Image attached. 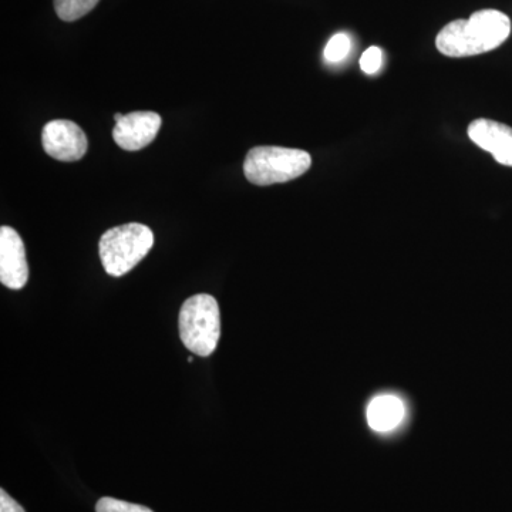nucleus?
Instances as JSON below:
<instances>
[{
  "instance_id": "obj_1",
  "label": "nucleus",
  "mask_w": 512,
  "mask_h": 512,
  "mask_svg": "<svg viewBox=\"0 0 512 512\" xmlns=\"http://www.w3.org/2000/svg\"><path fill=\"white\" fill-rule=\"evenodd\" d=\"M510 35L511 19L500 10L484 9L444 26L436 47L447 57L477 56L497 49Z\"/></svg>"
},
{
  "instance_id": "obj_2",
  "label": "nucleus",
  "mask_w": 512,
  "mask_h": 512,
  "mask_svg": "<svg viewBox=\"0 0 512 512\" xmlns=\"http://www.w3.org/2000/svg\"><path fill=\"white\" fill-rule=\"evenodd\" d=\"M180 338L194 355L207 357L217 349L221 336V313L217 299L207 293L191 296L178 316Z\"/></svg>"
},
{
  "instance_id": "obj_3",
  "label": "nucleus",
  "mask_w": 512,
  "mask_h": 512,
  "mask_svg": "<svg viewBox=\"0 0 512 512\" xmlns=\"http://www.w3.org/2000/svg\"><path fill=\"white\" fill-rule=\"evenodd\" d=\"M154 245V234L147 225H120L104 232L99 242L101 264L111 276H123L136 268Z\"/></svg>"
},
{
  "instance_id": "obj_4",
  "label": "nucleus",
  "mask_w": 512,
  "mask_h": 512,
  "mask_svg": "<svg viewBox=\"0 0 512 512\" xmlns=\"http://www.w3.org/2000/svg\"><path fill=\"white\" fill-rule=\"evenodd\" d=\"M311 154L296 148L259 146L245 157L244 173L251 184L266 187L301 177L311 168Z\"/></svg>"
},
{
  "instance_id": "obj_5",
  "label": "nucleus",
  "mask_w": 512,
  "mask_h": 512,
  "mask_svg": "<svg viewBox=\"0 0 512 512\" xmlns=\"http://www.w3.org/2000/svg\"><path fill=\"white\" fill-rule=\"evenodd\" d=\"M42 144L47 156L64 163L82 160L89 148L86 133L70 120L49 121L43 127Z\"/></svg>"
},
{
  "instance_id": "obj_6",
  "label": "nucleus",
  "mask_w": 512,
  "mask_h": 512,
  "mask_svg": "<svg viewBox=\"0 0 512 512\" xmlns=\"http://www.w3.org/2000/svg\"><path fill=\"white\" fill-rule=\"evenodd\" d=\"M0 281L9 289H22L29 281L25 244L18 231L0 228Z\"/></svg>"
},
{
  "instance_id": "obj_7",
  "label": "nucleus",
  "mask_w": 512,
  "mask_h": 512,
  "mask_svg": "<svg viewBox=\"0 0 512 512\" xmlns=\"http://www.w3.org/2000/svg\"><path fill=\"white\" fill-rule=\"evenodd\" d=\"M160 128L161 117L154 111H133L117 121L113 138L123 150H143L156 140Z\"/></svg>"
},
{
  "instance_id": "obj_8",
  "label": "nucleus",
  "mask_w": 512,
  "mask_h": 512,
  "mask_svg": "<svg viewBox=\"0 0 512 512\" xmlns=\"http://www.w3.org/2000/svg\"><path fill=\"white\" fill-rule=\"evenodd\" d=\"M468 137L478 147L493 154L494 160L512 167V128L488 119L474 120L468 126Z\"/></svg>"
},
{
  "instance_id": "obj_9",
  "label": "nucleus",
  "mask_w": 512,
  "mask_h": 512,
  "mask_svg": "<svg viewBox=\"0 0 512 512\" xmlns=\"http://www.w3.org/2000/svg\"><path fill=\"white\" fill-rule=\"evenodd\" d=\"M366 417L376 433H392L406 419V404L396 394H380L367 406Z\"/></svg>"
},
{
  "instance_id": "obj_10",
  "label": "nucleus",
  "mask_w": 512,
  "mask_h": 512,
  "mask_svg": "<svg viewBox=\"0 0 512 512\" xmlns=\"http://www.w3.org/2000/svg\"><path fill=\"white\" fill-rule=\"evenodd\" d=\"M100 0H55L57 16L64 22L82 19L96 8Z\"/></svg>"
},
{
  "instance_id": "obj_11",
  "label": "nucleus",
  "mask_w": 512,
  "mask_h": 512,
  "mask_svg": "<svg viewBox=\"0 0 512 512\" xmlns=\"http://www.w3.org/2000/svg\"><path fill=\"white\" fill-rule=\"evenodd\" d=\"M350 47H352V42H350V37L346 33H338V35L333 36L325 47L326 62H342L349 55Z\"/></svg>"
},
{
  "instance_id": "obj_12",
  "label": "nucleus",
  "mask_w": 512,
  "mask_h": 512,
  "mask_svg": "<svg viewBox=\"0 0 512 512\" xmlns=\"http://www.w3.org/2000/svg\"><path fill=\"white\" fill-rule=\"evenodd\" d=\"M97 512H154L144 505L131 504L116 498L103 497L97 501Z\"/></svg>"
},
{
  "instance_id": "obj_13",
  "label": "nucleus",
  "mask_w": 512,
  "mask_h": 512,
  "mask_svg": "<svg viewBox=\"0 0 512 512\" xmlns=\"http://www.w3.org/2000/svg\"><path fill=\"white\" fill-rule=\"evenodd\" d=\"M383 63V52L379 47H369L360 59V69L366 74H375L379 72Z\"/></svg>"
},
{
  "instance_id": "obj_14",
  "label": "nucleus",
  "mask_w": 512,
  "mask_h": 512,
  "mask_svg": "<svg viewBox=\"0 0 512 512\" xmlns=\"http://www.w3.org/2000/svg\"><path fill=\"white\" fill-rule=\"evenodd\" d=\"M0 512H26L5 490H0Z\"/></svg>"
},
{
  "instance_id": "obj_15",
  "label": "nucleus",
  "mask_w": 512,
  "mask_h": 512,
  "mask_svg": "<svg viewBox=\"0 0 512 512\" xmlns=\"http://www.w3.org/2000/svg\"><path fill=\"white\" fill-rule=\"evenodd\" d=\"M123 114L121 113H117L116 116H114V120H116V123L117 121H120L121 119H123Z\"/></svg>"
}]
</instances>
